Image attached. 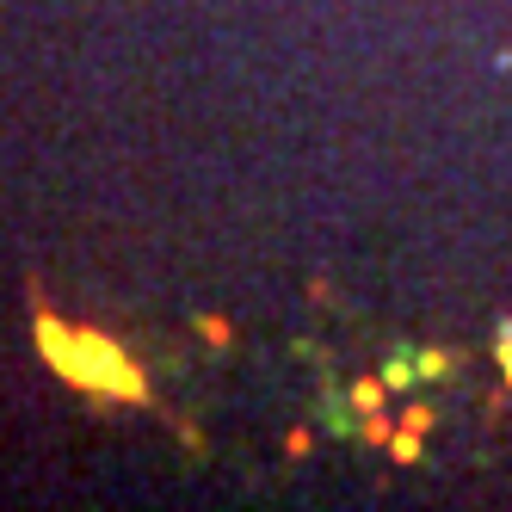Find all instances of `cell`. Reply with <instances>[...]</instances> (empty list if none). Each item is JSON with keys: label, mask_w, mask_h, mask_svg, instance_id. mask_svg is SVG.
I'll return each instance as SVG.
<instances>
[{"label": "cell", "mask_w": 512, "mask_h": 512, "mask_svg": "<svg viewBox=\"0 0 512 512\" xmlns=\"http://www.w3.org/2000/svg\"><path fill=\"white\" fill-rule=\"evenodd\" d=\"M38 352L44 364H56V371L87 389V395H105V401H136V408H149V377L136 371V364L124 358L118 340H105V334H87V327H68L56 321L44 303H38Z\"/></svg>", "instance_id": "obj_1"}, {"label": "cell", "mask_w": 512, "mask_h": 512, "mask_svg": "<svg viewBox=\"0 0 512 512\" xmlns=\"http://www.w3.org/2000/svg\"><path fill=\"white\" fill-rule=\"evenodd\" d=\"M389 451H395L401 463H414V457H420V426H408V420H401V432L389 438Z\"/></svg>", "instance_id": "obj_2"}, {"label": "cell", "mask_w": 512, "mask_h": 512, "mask_svg": "<svg viewBox=\"0 0 512 512\" xmlns=\"http://www.w3.org/2000/svg\"><path fill=\"white\" fill-rule=\"evenodd\" d=\"M383 389H389V377H383V383L371 377V383H358V389H352V401H358L364 414H377V408H383Z\"/></svg>", "instance_id": "obj_3"}, {"label": "cell", "mask_w": 512, "mask_h": 512, "mask_svg": "<svg viewBox=\"0 0 512 512\" xmlns=\"http://www.w3.org/2000/svg\"><path fill=\"white\" fill-rule=\"evenodd\" d=\"M494 352H500V371H506V383H512V321H500V340H494Z\"/></svg>", "instance_id": "obj_4"}, {"label": "cell", "mask_w": 512, "mask_h": 512, "mask_svg": "<svg viewBox=\"0 0 512 512\" xmlns=\"http://www.w3.org/2000/svg\"><path fill=\"white\" fill-rule=\"evenodd\" d=\"M445 364H451L445 352H426V358H420V371H426V377H445Z\"/></svg>", "instance_id": "obj_5"}]
</instances>
